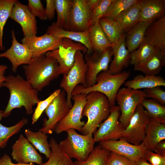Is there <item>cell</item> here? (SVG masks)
I'll list each match as a JSON object with an SVG mask.
<instances>
[{
	"label": "cell",
	"instance_id": "6da1fadb",
	"mask_svg": "<svg viewBox=\"0 0 165 165\" xmlns=\"http://www.w3.org/2000/svg\"><path fill=\"white\" fill-rule=\"evenodd\" d=\"M3 86L9 90L10 97L7 105L3 111V118L9 116L12 110L24 107L26 114L33 113V107L40 100L38 91L19 75H9L6 77Z\"/></svg>",
	"mask_w": 165,
	"mask_h": 165
},
{
	"label": "cell",
	"instance_id": "7a4b0ae2",
	"mask_svg": "<svg viewBox=\"0 0 165 165\" xmlns=\"http://www.w3.org/2000/svg\"><path fill=\"white\" fill-rule=\"evenodd\" d=\"M22 67L26 79L38 91L61 74L57 61L46 53L33 58L30 63Z\"/></svg>",
	"mask_w": 165,
	"mask_h": 165
},
{
	"label": "cell",
	"instance_id": "3957f363",
	"mask_svg": "<svg viewBox=\"0 0 165 165\" xmlns=\"http://www.w3.org/2000/svg\"><path fill=\"white\" fill-rule=\"evenodd\" d=\"M130 75L129 71H123L113 74L108 70L103 71L97 76L95 84L89 87L82 85H77L72 92V95L79 93L87 94L90 92H100L108 98L110 108L115 106L116 97L121 86Z\"/></svg>",
	"mask_w": 165,
	"mask_h": 165
},
{
	"label": "cell",
	"instance_id": "277c9868",
	"mask_svg": "<svg viewBox=\"0 0 165 165\" xmlns=\"http://www.w3.org/2000/svg\"><path fill=\"white\" fill-rule=\"evenodd\" d=\"M110 113L109 102L105 95L97 91L88 93L82 113V116H86L87 120L81 133L84 135L93 134Z\"/></svg>",
	"mask_w": 165,
	"mask_h": 165
},
{
	"label": "cell",
	"instance_id": "5b68a950",
	"mask_svg": "<svg viewBox=\"0 0 165 165\" xmlns=\"http://www.w3.org/2000/svg\"><path fill=\"white\" fill-rule=\"evenodd\" d=\"M66 132V138L59 143L62 149L71 159L81 161L86 160L94 148L93 134H80L73 129Z\"/></svg>",
	"mask_w": 165,
	"mask_h": 165
},
{
	"label": "cell",
	"instance_id": "8992f818",
	"mask_svg": "<svg viewBox=\"0 0 165 165\" xmlns=\"http://www.w3.org/2000/svg\"><path fill=\"white\" fill-rule=\"evenodd\" d=\"M150 118L147 111L140 103L137 106L127 126L117 136L115 140L122 138L131 144L139 145L145 138L147 126Z\"/></svg>",
	"mask_w": 165,
	"mask_h": 165
},
{
	"label": "cell",
	"instance_id": "52a82bcc",
	"mask_svg": "<svg viewBox=\"0 0 165 165\" xmlns=\"http://www.w3.org/2000/svg\"><path fill=\"white\" fill-rule=\"evenodd\" d=\"M87 67L84 54L81 51L75 54V62L73 67L67 75H63L60 86L66 93V101L68 105L72 107V92L78 85L86 86Z\"/></svg>",
	"mask_w": 165,
	"mask_h": 165
},
{
	"label": "cell",
	"instance_id": "ba28073f",
	"mask_svg": "<svg viewBox=\"0 0 165 165\" xmlns=\"http://www.w3.org/2000/svg\"><path fill=\"white\" fill-rule=\"evenodd\" d=\"M145 98L144 91L126 87L119 89L116 101L120 111L119 121L124 129L128 125L138 105Z\"/></svg>",
	"mask_w": 165,
	"mask_h": 165
},
{
	"label": "cell",
	"instance_id": "9c48e42d",
	"mask_svg": "<svg viewBox=\"0 0 165 165\" xmlns=\"http://www.w3.org/2000/svg\"><path fill=\"white\" fill-rule=\"evenodd\" d=\"M78 51H82L84 55L87 52V49L80 43L64 38L61 45L58 49L46 54L57 61L61 74L67 75L74 65L75 54Z\"/></svg>",
	"mask_w": 165,
	"mask_h": 165
},
{
	"label": "cell",
	"instance_id": "30bf717a",
	"mask_svg": "<svg viewBox=\"0 0 165 165\" xmlns=\"http://www.w3.org/2000/svg\"><path fill=\"white\" fill-rule=\"evenodd\" d=\"M72 107L67 103L66 92L61 90L44 111L47 118L44 119L42 126L38 130L46 134H52L57 124L66 116Z\"/></svg>",
	"mask_w": 165,
	"mask_h": 165
},
{
	"label": "cell",
	"instance_id": "8fae6325",
	"mask_svg": "<svg viewBox=\"0 0 165 165\" xmlns=\"http://www.w3.org/2000/svg\"><path fill=\"white\" fill-rule=\"evenodd\" d=\"M87 94L79 93L72 95V99L74 104L66 116L59 122L54 131L58 134L71 129L77 130L81 132L85 123L81 121L82 113L85 104Z\"/></svg>",
	"mask_w": 165,
	"mask_h": 165
},
{
	"label": "cell",
	"instance_id": "7c38bea8",
	"mask_svg": "<svg viewBox=\"0 0 165 165\" xmlns=\"http://www.w3.org/2000/svg\"><path fill=\"white\" fill-rule=\"evenodd\" d=\"M113 54L112 47L101 52L92 51L84 55L87 67L86 87L94 85L97 75L102 71L108 70L109 64Z\"/></svg>",
	"mask_w": 165,
	"mask_h": 165
},
{
	"label": "cell",
	"instance_id": "4fadbf2b",
	"mask_svg": "<svg viewBox=\"0 0 165 165\" xmlns=\"http://www.w3.org/2000/svg\"><path fill=\"white\" fill-rule=\"evenodd\" d=\"M99 143L103 148L125 156L136 164L140 158H144L145 154L148 150L143 142L139 145H135L122 138L102 141Z\"/></svg>",
	"mask_w": 165,
	"mask_h": 165
},
{
	"label": "cell",
	"instance_id": "5bb4252c",
	"mask_svg": "<svg viewBox=\"0 0 165 165\" xmlns=\"http://www.w3.org/2000/svg\"><path fill=\"white\" fill-rule=\"evenodd\" d=\"M120 115L118 106L110 108V115L93 134L95 142L116 139L117 136L124 129L119 121Z\"/></svg>",
	"mask_w": 165,
	"mask_h": 165
},
{
	"label": "cell",
	"instance_id": "9a60e30c",
	"mask_svg": "<svg viewBox=\"0 0 165 165\" xmlns=\"http://www.w3.org/2000/svg\"><path fill=\"white\" fill-rule=\"evenodd\" d=\"M91 13L86 0H72L69 30L82 32L88 30L92 24Z\"/></svg>",
	"mask_w": 165,
	"mask_h": 165
},
{
	"label": "cell",
	"instance_id": "2e32d148",
	"mask_svg": "<svg viewBox=\"0 0 165 165\" xmlns=\"http://www.w3.org/2000/svg\"><path fill=\"white\" fill-rule=\"evenodd\" d=\"M63 38H58L53 34L46 33L39 36L35 35L24 37L22 43L31 50L33 58L58 49L61 45Z\"/></svg>",
	"mask_w": 165,
	"mask_h": 165
},
{
	"label": "cell",
	"instance_id": "e0dca14e",
	"mask_svg": "<svg viewBox=\"0 0 165 165\" xmlns=\"http://www.w3.org/2000/svg\"><path fill=\"white\" fill-rule=\"evenodd\" d=\"M11 35L12 40L11 47L0 53V57L6 58L10 61L12 71L15 73L19 66L29 64L33 58L31 51L26 45L17 41L13 30L11 31Z\"/></svg>",
	"mask_w": 165,
	"mask_h": 165
},
{
	"label": "cell",
	"instance_id": "ac0fdd59",
	"mask_svg": "<svg viewBox=\"0 0 165 165\" xmlns=\"http://www.w3.org/2000/svg\"><path fill=\"white\" fill-rule=\"evenodd\" d=\"M11 155L17 163H33L38 165L43 163L41 155L22 134L20 135L13 145Z\"/></svg>",
	"mask_w": 165,
	"mask_h": 165
},
{
	"label": "cell",
	"instance_id": "d6986e66",
	"mask_svg": "<svg viewBox=\"0 0 165 165\" xmlns=\"http://www.w3.org/2000/svg\"><path fill=\"white\" fill-rule=\"evenodd\" d=\"M9 18L20 25L24 37L36 35L37 27L36 17L30 11L27 5L17 0L13 6Z\"/></svg>",
	"mask_w": 165,
	"mask_h": 165
},
{
	"label": "cell",
	"instance_id": "ffe728a7",
	"mask_svg": "<svg viewBox=\"0 0 165 165\" xmlns=\"http://www.w3.org/2000/svg\"><path fill=\"white\" fill-rule=\"evenodd\" d=\"M165 52V16L153 21L147 28L144 42Z\"/></svg>",
	"mask_w": 165,
	"mask_h": 165
},
{
	"label": "cell",
	"instance_id": "44dd1931",
	"mask_svg": "<svg viewBox=\"0 0 165 165\" xmlns=\"http://www.w3.org/2000/svg\"><path fill=\"white\" fill-rule=\"evenodd\" d=\"M126 34H124L112 47L114 57L109 66L108 70L113 74L121 72L127 66L130 59V53L126 46Z\"/></svg>",
	"mask_w": 165,
	"mask_h": 165
},
{
	"label": "cell",
	"instance_id": "7402d4cb",
	"mask_svg": "<svg viewBox=\"0 0 165 165\" xmlns=\"http://www.w3.org/2000/svg\"><path fill=\"white\" fill-rule=\"evenodd\" d=\"M141 7L140 22L156 20L165 16V0H138Z\"/></svg>",
	"mask_w": 165,
	"mask_h": 165
},
{
	"label": "cell",
	"instance_id": "603a6c76",
	"mask_svg": "<svg viewBox=\"0 0 165 165\" xmlns=\"http://www.w3.org/2000/svg\"><path fill=\"white\" fill-rule=\"evenodd\" d=\"M46 33L53 34L58 38H66L80 43L87 48L86 53L92 52L88 29L82 32L66 30L57 27L53 22L48 27Z\"/></svg>",
	"mask_w": 165,
	"mask_h": 165
},
{
	"label": "cell",
	"instance_id": "cb8c5ba5",
	"mask_svg": "<svg viewBox=\"0 0 165 165\" xmlns=\"http://www.w3.org/2000/svg\"><path fill=\"white\" fill-rule=\"evenodd\" d=\"M165 140V122L150 118L147 124L145 138L143 141L147 150L153 151L155 146Z\"/></svg>",
	"mask_w": 165,
	"mask_h": 165
},
{
	"label": "cell",
	"instance_id": "d4e9b609",
	"mask_svg": "<svg viewBox=\"0 0 165 165\" xmlns=\"http://www.w3.org/2000/svg\"><path fill=\"white\" fill-rule=\"evenodd\" d=\"M165 64V52L157 50L145 61L134 66V69L145 75H156L160 73Z\"/></svg>",
	"mask_w": 165,
	"mask_h": 165
},
{
	"label": "cell",
	"instance_id": "484cf974",
	"mask_svg": "<svg viewBox=\"0 0 165 165\" xmlns=\"http://www.w3.org/2000/svg\"><path fill=\"white\" fill-rule=\"evenodd\" d=\"M155 20L140 22L127 32L125 44L127 48L130 53L137 49L144 42L147 28Z\"/></svg>",
	"mask_w": 165,
	"mask_h": 165
},
{
	"label": "cell",
	"instance_id": "4316f807",
	"mask_svg": "<svg viewBox=\"0 0 165 165\" xmlns=\"http://www.w3.org/2000/svg\"><path fill=\"white\" fill-rule=\"evenodd\" d=\"M141 7L137 2L126 9L118 16L116 21L124 33L128 32L140 22Z\"/></svg>",
	"mask_w": 165,
	"mask_h": 165
},
{
	"label": "cell",
	"instance_id": "83f0119b",
	"mask_svg": "<svg viewBox=\"0 0 165 165\" xmlns=\"http://www.w3.org/2000/svg\"><path fill=\"white\" fill-rule=\"evenodd\" d=\"M126 87L134 90L148 89L156 86H165V80L161 76L156 75H138L133 79L126 82Z\"/></svg>",
	"mask_w": 165,
	"mask_h": 165
},
{
	"label": "cell",
	"instance_id": "f1b7e54d",
	"mask_svg": "<svg viewBox=\"0 0 165 165\" xmlns=\"http://www.w3.org/2000/svg\"><path fill=\"white\" fill-rule=\"evenodd\" d=\"M92 51L101 52L113 46L102 31L99 21L90 25L88 28Z\"/></svg>",
	"mask_w": 165,
	"mask_h": 165
},
{
	"label": "cell",
	"instance_id": "f546056e",
	"mask_svg": "<svg viewBox=\"0 0 165 165\" xmlns=\"http://www.w3.org/2000/svg\"><path fill=\"white\" fill-rule=\"evenodd\" d=\"M24 133L28 141L48 159L50 155L51 150L48 141L47 134L39 130L34 132L29 129H25Z\"/></svg>",
	"mask_w": 165,
	"mask_h": 165
},
{
	"label": "cell",
	"instance_id": "4dcf8cb0",
	"mask_svg": "<svg viewBox=\"0 0 165 165\" xmlns=\"http://www.w3.org/2000/svg\"><path fill=\"white\" fill-rule=\"evenodd\" d=\"M49 144L51 151L48 160L38 165H74V162L65 154L53 138H50Z\"/></svg>",
	"mask_w": 165,
	"mask_h": 165
},
{
	"label": "cell",
	"instance_id": "1f68e13d",
	"mask_svg": "<svg viewBox=\"0 0 165 165\" xmlns=\"http://www.w3.org/2000/svg\"><path fill=\"white\" fill-rule=\"evenodd\" d=\"M54 2L57 14L55 25L59 28L69 30L72 0H54Z\"/></svg>",
	"mask_w": 165,
	"mask_h": 165
},
{
	"label": "cell",
	"instance_id": "d6a6232c",
	"mask_svg": "<svg viewBox=\"0 0 165 165\" xmlns=\"http://www.w3.org/2000/svg\"><path fill=\"white\" fill-rule=\"evenodd\" d=\"M99 22L102 31L112 45L125 34L116 21L106 17H102Z\"/></svg>",
	"mask_w": 165,
	"mask_h": 165
},
{
	"label": "cell",
	"instance_id": "836d02e7",
	"mask_svg": "<svg viewBox=\"0 0 165 165\" xmlns=\"http://www.w3.org/2000/svg\"><path fill=\"white\" fill-rule=\"evenodd\" d=\"M3 112L0 109V149L5 148L10 138L19 132L28 123V119L24 118L13 126H5L0 123V121L3 118Z\"/></svg>",
	"mask_w": 165,
	"mask_h": 165
},
{
	"label": "cell",
	"instance_id": "e575fe53",
	"mask_svg": "<svg viewBox=\"0 0 165 165\" xmlns=\"http://www.w3.org/2000/svg\"><path fill=\"white\" fill-rule=\"evenodd\" d=\"M110 152L99 145L94 148L86 160H76L74 162V165H107Z\"/></svg>",
	"mask_w": 165,
	"mask_h": 165
},
{
	"label": "cell",
	"instance_id": "d590c367",
	"mask_svg": "<svg viewBox=\"0 0 165 165\" xmlns=\"http://www.w3.org/2000/svg\"><path fill=\"white\" fill-rule=\"evenodd\" d=\"M157 50L153 46L143 42L130 53V63L134 66L140 64L149 58Z\"/></svg>",
	"mask_w": 165,
	"mask_h": 165
},
{
	"label": "cell",
	"instance_id": "8d00e7d4",
	"mask_svg": "<svg viewBox=\"0 0 165 165\" xmlns=\"http://www.w3.org/2000/svg\"><path fill=\"white\" fill-rule=\"evenodd\" d=\"M141 104L150 118L165 122V106L153 99L143 100Z\"/></svg>",
	"mask_w": 165,
	"mask_h": 165
},
{
	"label": "cell",
	"instance_id": "74e56055",
	"mask_svg": "<svg viewBox=\"0 0 165 165\" xmlns=\"http://www.w3.org/2000/svg\"><path fill=\"white\" fill-rule=\"evenodd\" d=\"M138 1V0H113L102 17L116 21L121 13Z\"/></svg>",
	"mask_w": 165,
	"mask_h": 165
},
{
	"label": "cell",
	"instance_id": "f35d334b",
	"mask_svg": "<svg viewBox=\"0 0 165 165\" xmlns=\"http://www.w3.org/2000/svg\"><path fill=\"white\" fill-rule=\"evenodd\" d=\"M17 0H0V48L4 49L3 44V36L4 26Z\"/></svg>",
	"mask_w": 165,
	"mask_h": 165
},
{
	"label": "cell",
	"instance_id": "ab89813d",
	"mask_svg": "<svg viewBox=\"0 0 165 165\" xmlns=\"http://www.w3.org/2000/svg\"><path fill=\"white\" fill-rule=\"evenodd\" d=\"M61 90V89L55 90L47 98L42 101L40 100L36 104V107L32 117V124H33L37 121L43 112L53 100L58 95Z\"/></svg>",
	"mask_w": 165,
	"mask_h": 165
},
{
	"label": "cell",
	"instance_id": "60d3db41",
	"mask_svg": "<svg viewBox=\"0 0 165 165\" xmlns=\"http://www.w3.org/2000/svg\"><path fill=\"white\" fill-rule=\"evenodd\" d=\"M113 1V0H99L97 5L91 11L92 24L99 21Z\"/></svg>",
	"mask_w": 165,
	"mask_h": 165
},
{
	"label": "cell",
	"instance_id": "b9f144b4",
	"mask_svg": "<svg viewBox=\"0 0 165 165\" xmlns=\"http://www.w3.org/2000/svg\"><path fill=\"white\" fill-rule=\"evenodd\" d=\"M27 7L31 13L35 17L45 20L47 18L42 3L40 0H28Z\"/></svg>",
	"mask_w": 165,
	"mask_h": 165
},
{
	"label": "cell",
	"instance_id": "7bdbcfd3",
	"mask_svg": "<svg viewBox=\"0 0 165 165\" xmlns=\"http://www.w3.org/2000/svg\"><path fill=\"white\" fill-rule=\"evenodd\" d=\"M107 165H136V164L125 156L110 152L108 157Z\"/></svg>",
	"mask_w": 165,
	"mask_h": 165
},
{
	"label": "cell",
	"instance_id": "ee69618b",
	"mask_svg": "<svg viewBox=\"0 0 165 165\" xmlns=\"http://www.w3.org/2000/svg\"><path fill=\"white\" fill-rule=\"evenodd\" d=\"M160 87L146 89L144 91L145 94L146 98H152L163 105L165 104V91Z\"/></svg>",
	"mask_w": 165,
	"mask_h": 165
},
{
	"label": "cell",
	"instance_id": "f6af8a7d",
	"mask_svg": "<svg viewBox=\"0 0 165 165\" xmlns=\"http://www.w3.org/2000/svg\"><path fill=\"white\" fill-rule=\"evenodd\" d=\"M144 158L152 165H165V156L147 150L145 154Z\"/></svg>",
	"mask_w": 165,
	"mask_h": 165
},
{
	"label": "cell",
	"instance_id": "bcb514c9",
	"mask_svg": "<svg viewBox=\"0 0 165 165\" xmlns=\"http://www.w3.org/2000/svg\"><path fill=\"white\" fill-rule=\"evenodd\" d=\"M46 7L45 10L47 19L52 20L56 11L54 0H46Z\"/></svg>",
	"mask_w": 165,
	"mask_h": 165
},
{
	"label": "cell",
	"instance_id": "7dc6e473",
	"mask_svg": "<svg viewBox=\"0 0 165 165\" xmlns=\"http://www.w3.org/2000/svg\"><path fill=\"white\" fill-rule=\"evenodd\" d=\"M0 165H35V164L33 163L28 164L14 163L12 162L9 156L5 153L0 157Z\"/></svg>",
	"mask_w": 165,
	"mask_h": 165
},
{
	"label": "cell",
	"instance_id": "c3c4849f",
	"mask_svg": "<svg viewBox=\"0 0 165 165\" xmlns=\"http://www.w3.org/2000/svg\"><path fill=\"white\" fill-rule=\"evenodd\" d=\"M153 152L162 156H165V141H163L157 144L154 148Z\"/></svg>",
	"mask_w": 165,
	"mask_h": 165
},
{
	"label": "cell",
	"instance_id": "681fc988",
	"mask_svg": "<svg viewBox=\"0 0 165 165\" xmlns=\"http://www.w3.org/2000/svg\"><path fill=\"white\" fill-rule=\"evenodd\" d=\"M7 68V66L6 65L0 64V88L3 86L6 80V77L5 74Z\"/></svg>",
	"mask_w": 165,
	"mask_h": 165
},
{
	"label": "cell",
	"instance_id": "f907efd6",
	"mask_svg": "<svg viewBox=\"0 0 165 165\" xmlns=\"http://www.w3.org/2000/svg\"><path fill=\"white\" fill-rule=\"evenodd\" d=\"M89 7L92 11L97 5L99 0H86Z\"/></svg>",
	"mask_w": 165,
	"mask_h": 165
},
{
	"label": "cell",
	"instance_id": "816d5d0a",
	"mask_svg": "<svg viewBox=\"0 0 165 165\" xmlns=\"http://www.w3.org/2000/svg\"><path fill=\"white\" fill-rule=\"evenodd\" d=\"M136 165H152L151 164L148 163L145 158H140Z\"/></svg>",
	"mask_w": 165,
	"mask_h": 165
},
{
	"label": "cell",
	"instance_id": "f5cc1de1",
	"mask_svg": "<svg viewBox=\"0 0 165 165\" xmlns=\"http://www.w3.org/2000/svg\"></svg>",
	"mask_w": 165,
	"mask_h": 165
}]
</instances>
